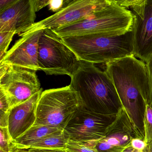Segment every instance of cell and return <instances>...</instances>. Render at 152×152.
<instances>
[{
    "label": "cell",
    "instance_id": "cell-1",
    "mask_svg": "<svg viewBox=\"0 0 152 152\" xmlns=\"http://www.w3.org/2000/svg\"><path fill=\"white\" fill-rule=\"evenodd\" d=\"M105 66V72L114 85L122 106L139 138L144 140L143 117L149 94L145 63L132 55L107 62Z\"/></svg>",
    "mask_w": 152,
    "mask_h": 152
},
{
    "label": "cell",
    "instance_id": "cell-2",
    "mask_svg": "<svg viewBox=\"0 0 152 152\" xmlns=\"http://www.w3.org/2000/svg\"><path fill=\"white\" fill-rule=\"evenodd\" d=\"M71 78L70 85L78 93L84 108L99 113L115 114L122 107L111 78L94 64L80 61Z\"/></svg>",
    "mask_w": 152,
    "mask_h": 152
},
{
    "label": "cell",
    "instance_id": "cell-3",
    "mask_svg": "<svg viewBox=\"0 0 152 152\" xmlns=\"http://www.w3.org/2000/svg\"><path fill=\"white\" fill-rule=\"evenodd\" d=\"M80 61L102 64L134 55L133 32L97 33L62 37Z\"/></svg>",
    "mask_w": 152,
    "mask_h": 152
},
{
    "label": "cell",
    "instance_id": "cell-4",
    "mask_svg": "<svg viewBox=\"0 0 152 152\" xmlns=\"http://www.w3.org/2000/svg\"><path fill=\"white\" fill-rule=\"evenodd\" d=\"M134 17L131 10L113 2L76 23L53 30L61 38L97 33L124 34L133 28Z\"/></svg>",
    "mask_w": 152,
    "mask_h": 152
},
{
    "label": "cell",
    "instance_id": "cell-5",
    "mask_svg": "<svg viewBox=\"0 0 152 152\" xmlns=\"http://www.w3.org/2000/svg\"><path fill=\"white\" fill-rule=\"evenodd\" d=\"M82 107L78 93L70 85L46 90L38 101L36 121L33 126H51L64 130Z\"/></svg>",
    "mask_w": 152,
    "mask_h": 152
},
{
    "label": "cell",
    "instance_id": "cell-6",
    "mask_svg": "<svg viewBox=\"0 0 152 152\" xmlns=\"http://www.w3.org/2000/svg\"><path fill=\"white\" fill-rule=\"evenodd\" d=\"M80 62L76 55L53 30H42L38 50L39 70L47 75H66L71 78Z\"/></svg>",
    "mask_w": 152,
    "mask_h": 152
},
{
    "label": "cell",
    "instance_id": "cell-7",
    "mask_svg": "<svg viewBox=\"0 0 152 152\" xmlns=\"http://www.w3.org/2000/svg\"><path fill=\"white\" fill-rule=\"evenodd\" d=\"M0 89L7 97L11 109L28 100L41 88L36 71L1 63Z\"/></svg>",
    "mask_w": 152,
    "mask_h": 152
},
{
    "label": "cell",
    "instance_id": "cell-8",
    "mask_svg": "<svg viewBox=\"0 0 152 152\" xmlns=\"http://www.w3.org/2000/svg\"><path fill=\"white\" fill-rule=\"evenodd\" d=\"M115 1L132 12L134 55L146 63L152 56V0Z\"/></svg>",
    "mask_w": 152,
    "mask_h": 152
},
{
    "label": "cell",
    "instance_id": "cell-9",
    "mask_svg": "<svg viewBox=\"0 0 152 152\" xmlns=\"http://www.w3.org/2000/svg\"><path fill=\"white\" fill-rule=\"evenodd\" d=\"M116 115L99 113L82 107L70 120L64 132L73 141L96 142L104 137L106 130Z\"/></svg>",
    "mask_w": 152,
    "mask_h": 152
},
{
    "label": "cell",
    "instance_id": "cell-10",
    "mask_svg": "<svg viewBox=\"0 0 152 152\" xmlns=\"http://www.w3.org/2000/svg\"><path fill=\"white\" fill-rule=\"evenodd\" d=\"M113 0H74L57 13L35 23L22 36L34 31L54 30L76 23L106 7Z\"/></svg>",
    "mask_w": 152,
    "mask_h": 152
},
{
    "label": "cell",
    "instance_id": "cell-11",
    "mask_svg": "<svg viewBox=\"0 0 152 152\" xmlns=\"http://www.w3.org/2000/svg\"><path fill=\"white\" fill-rule=\"evenodd\" d=\"M42 30L26 34L16 42L7 52L0 64L19 66L37 72L39 70L38 64V50L40 37Z\"/></svg>",
    "mask_w": 152,
    "mask_h": 152
},
{
    "label": "cell",
    "instance_id": "cell-12",
    "mask_svg": "<svg viewBox=\"0 0 152 152\" xmlns=\"http://www.w3.org/2000/svg\"><path fill=\"white\" fill-rule=\"evenodd\" d=\"M34 0H16L0 12V32L14 31L21 36L35 24Z\"/></svg>",
    "mask_w": 152,
    "mask_h": 152
},
{
    "label": "cell",
    "instance_id": "cell-13",
    "mask_svg": "<svg viewBox=\"0 0 152 152\" xmlns=\"http://www.w3.org/2000/svg\"><path fill=\"white\" fill-rule=\"evenodd\" d=\"M42 91L41 88L28 100L10 109L8 129L12 141L25 133L35 123L37 104Z\"/></svg>",
    "mask_w": 152,
    "mask_h": 152
},
{
    "label": "cell",
    "instance_id": "cell-14",
    "mask_svg": "<svg viewBox=\"0 0 152 152\" xmlns=\"http://www.w3.org/2000/svg\"><path fill=\"white\" fill-rule=\"evenodd\" d=\"M63 131V130L51 126H32L23 135L13 140L12 143L18 148L29 149L42 139Z\"/></svg>",
    "mask_w": 152,
    "mask_h": 152
},
{
    "label": "cell",
    "instance_id": "cell-15",
    "mask_svg": "<svg viewBox=\"0 0 152 152\" xmlns=\"http://www.w3.org/2000/svg\"><path fill=\"white\" fill-rule=\"evenodd\" d=\"M70 140L64 131L48 136L34 144L30 148H56L66 149Z\"/></svg>",
    "mask_w": 152,
    "mask_h": 152
},
{
    "label": "cell",
    "instance_id": "cell-16",
    "mask_svg": "<svg viewBox=\"0 0 152 152\" xmlns=\"http://www.w3.org/2000/svg\"><path fill=\"white\" fill-rule=\"evenodd\" d=\"M144 141L146 145H152V108L146 103L143 117Z\"/></svg>",
    "mask_w": 152,
    "mask_h": 152
},
{
    "label": "cell",
    "instance_id": "cell-17",
    "mask_svg": "<svg viewBox=\"0 0 152 152\" xmlns=\"http://www.w3.org/2000/svg\"><path fill=\"white\" fill-rule=\"evenodd\" d=\"M10 107L7 97L0 89V127H8Z\"/></svg>",
    "mask_w": 152,
    "mask_h": 152
},
{
    "label": "cell",
    "instance_id": "cell-18",
    "mask_svg": "<svg viewBox=\"0 0 152 152\" xmlns=\"http://www.w3.org/2000/svg\"><path fill=\"white\" fill-rule=\"evenodd\" d=\"M67 152H98L92 142H79L70 140L66 148Z\"/></svg>",
    "mask_w": 152,
    "mask_h": 152
},
{
    "label": "cell",
    "instance_id": "cell-19",
    "mask_svg": "<svg viewBox=\"0 0 152 152\" xmlns=\"http://www.w3.org/2000/svg\"><path fill=\"white\" fill-rule=\"evenodd\" d=\"M15 34L14 31L0 32V61L7 52L9 46Z\"/></svg>",
    "mask_w": 152,
    "mask_h": 152
},
{
    "label": "cell",
    "instance_id": "cell-20",
    "mask_svg": "<svg viewBox=\"0 0 152 152\" xmlns=\"http://www.w3.org/2000/svg\"><path fill=\"white\" fill-rule=\"evenodd\" d=\"M12 142L8 127H0V149L10 152Z\"/></svg>",
    "mask_w": 152,
    "mask_h": 152
},
{
    "label": "cell",
    "instance_id": "cell-21",
    "mask_svg": "<svg viewBox=\"0 0 152 152\" xmlns=\"http://www.w3.org/2000/svg\"><path fill=\"white\" fill-rule=\"evenodd\" d=\"M71 1L70 0H50L48 5L49 10L53 12L57 13L67 6Z\"/></svg>",
    "mask_w": 152,
    "mask_h": 152
},
{
    "label": "cell",
    "instance_id": "cell-22",
    "mask_svg": "<svg viewBox=\"0 0 152 152\" xmlns=\"http://www.w3.org/2000/svg\"><path fill=\"white\" fill-rule=\"evenodd\" d=\"M145 64L147 68L149 82V94L148 104L152 108V56Z\"/></svg>",
    "mask_w": 152,
    "mask_h": 152
},
{
    "label": "cell",
    "instance_id": "cell-23",
    "mask_svg": "<svg viewBox=\"0 0 152 152\" xmlns=\"http://www.w3.org/2000/svg\"><path fill=\"white\" fill-rule=\"evenodd\" d=\"M131 146L132 148L138 150H143L145 148L146 145L143 140L134 138L132 140Z\"/></svg>",
    "mask_w": 152,
    "mask_h": 152
},
{
    "label": "cell",
    "instance_id": "cell-24",
    "mask_svg": "<svg viewBox=\"0 0 152 152\" xmlns=\"http://www.w3.org/2000/svg\"><path fill=\"white\" fill-rule=\"evenodd\" d=\"M50 0H34V7L36 12L46 6H48Z\"/></svg>",
    "mask_w": 152,
    "mask_h": 152
},
{
    "label": "cell",
    "instance_id": "cell-25",
    "mask_svg": "<svg viewBox=\"0 0 152 152\" xmlns=\"http://www.w3.org/2000/svg\"><path fill=\"white\" fill-rule=\"evenodd\" d=\"M29 152H67L66 149L56 148H30Z\"/></svg>",
    "mask_w": 152,
    "mask_h": 152
},
{
    "label": "cell",
    "instance_id": "cell-26",
    "mask_svg": "<svg viewBox=\"0 0 152 152\" xmlns=\"http://www.w3.org/2000/svg\"><path fill=\"white\" fill-rule=\"evenodd\" d=\"M16 0H0V12L9 7Z\"/></svg>",
    "mask_w": 152,
    "mask_h": 152
},
{
    "label": "cell",
    "instance_id": "cell-27",
    "mask_svg": "<svg viewBox=\"0 0 152 152\" xmlns=\"http://www.w3.org/2000/svg\"><path fill=\"white\" fill-rule=\"evenodd\" d=\"M124 152H152V145H147L145 148L143 150H137L132 148L131 146Z\"/></svg>",
    "mask_w": 152,
    "mask_h": 152
},
{
    "label": "cell",
    "instance_id": "cell-28",
    "mask_svg": "<svg viewBox=\"0 0 152 152\" xmlns=\"http://www.w3.org/2000/svg\"><path fill=\"white\" fill-rule=\"evenodd\" d=\"M10 152H29V149L18 148L12 143Z\"/></svg>",
    "mask_w": 152,
    "mask_h": 152
},
{
    "label": "cell",
    "instance_id": "cell-29",
    "mask_svg": "<svg viewBox=\"0 0 152 152\" xmlns=\"http://www.w3.org/2000/svg\"><path fill=\"white\" fill-rule=\"evenodd\" d=\"M0 152H6L4 150H2V149H0Z\"/></svg>",
    "mask_w": 152,
    "mask_h": 152
}]
</instances>
